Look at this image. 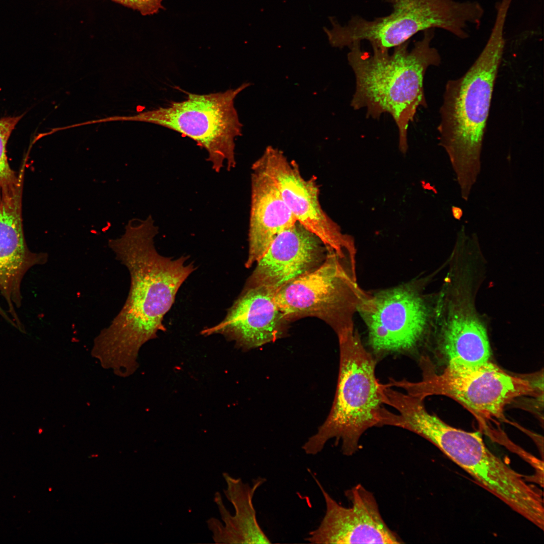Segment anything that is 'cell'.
<instances>
[{
  "instance_id": "19",
  "label": "cell",
  "mask_w": 544,
  "mask_h": 544,
  "mask_svg": "<svg viewBox=\"0 0 544 544\" xmlns=\"http://www.w3.org/2000/svg\"><path fill=\"white\" fill-rule=\"evenodd\" d=\"M24 114L0 118V191L12 187L20 181L23 172L16 174L11 168L7 156V145L13 131Z\"/></svg>"
},
{
  "instance_id": "4",
  "label": "cell",
  "mask_w": 544,
  "mask_h": 544,
  "mask_svg": "<svg viewBox=\"0 0 544 544\" xmlns=\"http://www.w3.org/2000/svg\"><path fill=\"white\" fill-rule=\"evenodd\" d=\"M337 336L339 369L336 393L326 419L302 447L308 455L319 453L332 439L341 442L343 454L353 455L365 432L379 426L384 409L375 362L358 333L354 328Z\"/></svg>"
},
{
  "instance_id": "9",
  "label": "cell",
  "mask_w": 544,
  "mask_h": 544,
  "mask_svg": "<svg viewBox=\"0 0 544 544\" xmlns=\"http://www.w3.org/2000/svg\"><path fill=\"white\" fill-rule=\"evenodd\" d=\"M421 366L423 377L419 381L391 378L388 385L423 400L433 395L450 397L487 419L502 417L505 406L513 399L536 391L530 381L510 375L490 361L470 370L446 368L440 374L433 372L423 360Z\"/></svg>"
},
{
  "instance_id": "7",
  "label": "cell",
  "mask_w": 544,
  "mask_h": 544,
  "mask_svg": "<svg viewBox=\"0 0 544 544\" xmlns=\"http://www.w3.org/2000/svg\"><path fill=\"white\" fill-rule=\"evenodd\" d=\"M249 86L244 83L236 89L208 94L185 92L184 100L171 102L135 117L189 138L207 151L214 170L230 171L236 165L235 141L241 135L242 126L234 100Z\"/></svg>"
},
{
  "instance_id": "16",
  "label": "cell",
  "mask_w": 544,
  "mask_h": 544,
  "mask_svg": "<svg viewBox=\"0 0 544 544\" xmlns=\"http://www.w3.org/2000/svg\"><path fill=\"white\" fill-rule=\"evenodd\" d=\"M327 253L322 241L296 222L275 238L256 262L246 286H263L276 292L318 266Z\"/></svg>"
},
{
  "instance_id": "21",
  "label": "cell",
  "mask_w": 544,
  "mask_h": 544,
  "mask_svg": "<svg viewBox=\"0 0 544 544\" xmlns=\"http://www.w3.org/2000/svg\"><path fill=\"white\" fill-rule=\"evenodd\" d=\"M452 213L454 218L458 220L461 219L463 215L462 210L460 208L456 207H452Z\"/></svg>"
},
{
  "instance_id": "8",
  "label": "cell",
  "mask_w": 544,
  "mask_h": 544,
  "mask_svg": "<svg viewBox=\"0 0 544 544\" xmlns=\"http://www.w3.org/2000/svg\"><path fill=\"white\" fill-rule=\"evenodd\" d=\"M365 291L359 286L356 265L328 251L316 268L279 289L275 299L286 320L315 317L336 334L353 329V316Z\"/></svg>"
},
{
  "instance_id": "14",
  "label": "cell",
  "mask_w": 544,
  "mask_h": 544,
  "mask_svg": "<svg viewBox=\"0 0 544 544\" xmlns=\"http://www.w3.org/2000/svg\"><path fill=\"white\" fill-rule=\"evenodd\" d=\"M23 183L22 180L15 186L0 191V296L18 327L22 325L16 308L21 305L22 280L30 268L48 260L47 254L33 252L26 244L22 218ZM0 314L9 319L1 305Z\"/></svg>"
},
{
  "instance_id": "5",
  "label": "cell",
  "mask_w": 544,
  "mask_h": 544,
  "mask_svg": "<svg viewBox=\"0 0 544 544\" xmlns=\"http://www.w3.org/2000/svg\"><path fill=\"white\" fill-rule=\"evenodd\" d=\"M405 427L433 444L484 488L530 522H536L542 516L539 491L491 452L479 432L451 427L424 405L411 411Z\"/></svg>"
},
{
  "instance_id": "2",
  "label": "cell",
  "mask_w": 544,
  "mask_h": 544,
  "mask_svg": "<svg viewBox=\"0 0 544 544\" xmlns=\"http://www.w3.org/2000/svg\"><path fill=\"white\" fill-rule=\"evenodd\" d=\"M507 15L496 14L482 51L461 77L447 82L439 112V144L450 159L461 197L468 199L481 156L494 87L505 46Z\"/></svg>"
},
{
  "instance_id": "15",
  "label": "cell",
  "mask_w": 544,
  "mask_h": 544,
  "mask_svg": "<svg viewBox=\"0 0 544 544\" xmlns=\"http://www.w3.org/2000/svg\"><path fill=\"white\" fill-rule=\"evenodd\" d=\"M275 293L263 286H246L223 320L201 334H221L245 349L275 341L284 334L287 321L276 302Z\"/></svg>"
},
{
  "instance_id": "17",
  "label": "cell",
  "mask_w": 544,
  "mask_h": 544,
  "mask_svg": "<svg viewBox=\"0 0 544 544\" xmlns=\"http://www.w3.org/2000/svg\"><path fill=\"white\" fill-rule=\"evenodd\" d=\"M250 193L247 268L261 257L279 233L297 222L275 181L257 160L251 167Z\"/></svg>"
},
{
  "instance_id": "13",
  "label": "cell",
  "mask_w": 544,
  "mask_h": 544,
  "mask_svg": "<svg viewBox=\"0 0 544 544\" xmlns=\"http://www.w3.org/2000/svg\"><path fill=\"white\" fill-rule=\"evenodd\" d=\"M324 499L325 514L305 540L311 543H400L383 520L373 493L358 484L345 492L350 507L337 503L310 471Z\"/></svg>"
},
{
  "instance_id": "23",
  "label": "cell",
  "mask_w": 544,
  "mask_h": 544,
  "mask_svg": "<svg viewBox=\"0 0 544 544\" xmlns=\"http://www.w3.org/2000/svg\"><path fill=\"white\" fill-rule=\"evenodd\" d=\"M383 386H384V385L383 384H382V387H383ZM382 400H383V394H382ZM383 404H384V403H383ZM385 409H386L385 408V409H384V410L383 411L382 413V415H381V418H382V416L383 413V412L384 411V410H385ZM381 421H380V424H381ZM380 427H381L380 425Z\"/></svg>"
},
{
  "instance_id": "10",
  "label": "cell",
  "mask_w": 544,
  "mask_h": 544,
  "mask_svg": "<svg viewBox=\"0 0 544 544\" xmlns=\"http://www.w3.org/2000/svg\"><path fill=\"white\" fill-rule=\"evenodd\" d=\"M421 282H411L373 293L366 292L357 312L368 331V343L378 353L411 351L433 327L435 302Z\"/></svg>"
},
{
  "instance_id": "11",
  "label": "cell",
  "mask_w": 544,
  "mask_h": 544,
  "mask_svg": "<svg viewBox=\"0 0 544 544\" xmlns=\"http://www.w3.org/2000/svg\"><path fill=\"white\" fill-rule=\"evenodd\" d=\"M477 282L470 275L451 276L436 298L433 327L450 369L470 370L490 362L487 327L474 302Z\"/></svg>"
},
{
  "instance_id": "3",
  "label": "cell",
  "mask_w": 544,
  "mask_h": 544,
  "mask_svg": "<svg viewBox=\"0 0 544 544\" xmlns=\"http://www.w3.org/2000/svg\"><path fill=\"white\" fill-rule=\"evenodd\" d=\"M435 29L424 31L422 38L409 48L408 41L389 50L361 48V43L351 45L348 60L355 78V89L351 105L364 109L366 116L378 119L387 113L398 129L399 149H408L407 130L419 107H427L424 80L428 69L438 66L441 58L431 45Z\"/></svg>"
},
{
  "instance_id": "22",
  "label": "cell",
  "mask_w": 544,
  "mask_h": 544,
  "mask_svg": "<svg viewBox=\"0 0 544 544\" xmlns=\"http://www.w3.org/2000/svg\"><path fill=\"white\" fill-rule=\"evenodd\" d=\"M385 387H386V386H383L382 387V394H383V390L384 388H385ZM391 388H392V387H391ZM386 410H387V409H385V410H384V411L383 412V414H382V418H381V424H380V425H381V426H382V424H381V422H382V418H383V415H384V413L385 412V411H386Z\"/></svg>"
},
{
  "instance_id": "1",
  "label": "cell",
  "mask_w": 544,
  "mask_h": 544,
  "mask_svg": "<svg viewBox=\"0 0 544 544\" xmlns=\"http://www.w3.org/2000/svg\"><path fill=\"white\" fill-rule=\"evenodd\" d=\"M158 228L151 216L134 219L120 237L109 239L116 259L128 270L130 285L122 308L93 341L92 356L117 374L130 375L138 367L142 347L166 330L163 320L181 286L195 269L188 256L160 254L154 239Z\"/></svg>"
},
{
  "instance_id": "6",
  "label": "cell",
  "mask_w": 544,
  "mask_h": 544,
  "mask_svg": "<svg viewBox=\"0 0 544 544\" xmlns=\"http://www.w3.org/2000/svg\"><path fill=\"white\" fill-rule=\"evenodd\" d=\"M382 1L392 8L387 16L371 20L355 16L344 26L331 20L333 27L327 31L331 45L349 48L366 40L372 48L389 50L410 41L418 32L436 28L465 39L469 36V27L479 26L485 13L475 1Z\"/></svg>"
},
{
  "instance_id": "18",
  "label": "cell",
  "mask_w": 544,
  "mask_h": 544,
  "mask_svg": "<svg viewBox=\"0 0 544 544\" xmlns=\"http://www.w3.org/2000/svg\"><path fill=\"white\" fill-rule=\"evenodd\" d=\"M223 475L227 484L224 493L234 506L235 514L233 515L229 512L220 493L216 492L214 501L224 524L214 517L207 521L214 541L218 543H271L258 522L253 502L256 491L266 482V479L258 477L250 486L227 473H223Z\"/></svg>"
},
{
  "instance_id": "12",
  "label": "cell",
  "mask_w": 544,
  "mask_h": 544,
  "mask_svg": "<svg viewBox=\"0 0 544 544\" xmlns=\"http://www.w3.org/2000/svg\"><path fill=\"white\" fill-rule=\"evenodd\" d=\"M257 160L275 181L297 222L316 235L328 251L343 259H355L354 241L323 210L315 179L303 177L295 161L271 146Z\"/></svg>"
},
{
  "instance_id": "20",
  "label": "cell",
  "mask_w": 544,
  "mask_h": 544,
  "mask_svg": "<svg viewBox=\"0 0 544 544\" xmlns=\"http://www.w3.org/2000/svg\"><path fill=\"white\" fill-rule=\"evenodd\" d=\"M138 11L143 16L152 15L163 9L162 0H111Z\"/></svg>"
}]
</instances>
